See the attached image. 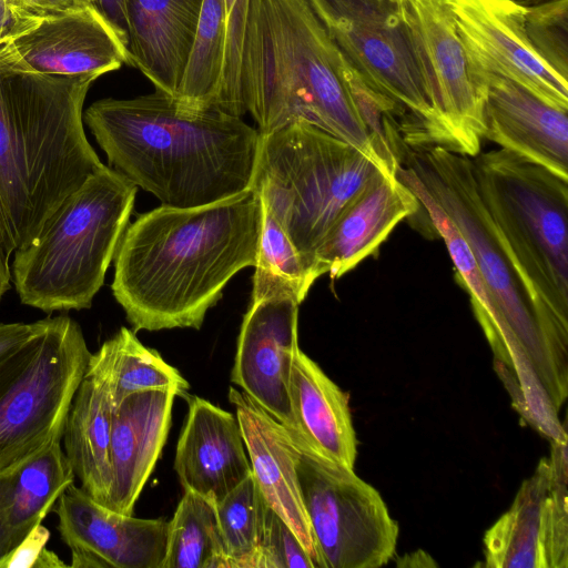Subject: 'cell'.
<instances>
[{"label":"cell","mask_w":568,"mask_h":568,"mask_svg":"<svg viewBox=\"0 0 568 568\" xmlns=\"http://www.w3.org/2000/svg\"><path fill=\"white\" fill-rule=\"evenodd\" d=\"M383 173L357 148L298 119L260 134L252 189L317 274L314 253L322 240Z\"/></svg>","instance_id":"cell-8"},{"label":"cell","mask_w":568,"mask_h":568,"mask_svg":"<svg viewBox=\"0 0 568 568\" xmlns=\"http://www.w3.org/2000/svg\"><path fill=\"white\" fill-rule=\"evenodd\" d=\"M267 506L253 474L216 503L230 568H255Z\"/></svg>","instance_id":"cell-31"},{"label":"cell","mask_w":568,"mask_h":568,"mask_svg":"<svg viewBox=\"0 0 568 568\" xmlns=\"http://www.w3.org/2000/svg\"><path fill=\"white\" fill-rule=\"evenodd\" d=\"M112 412L105 387L84 376L72 398L62 434L64 454L81 481V488L103 506L112 481Z\"/></svg>","instance_id":"cell-26"},{"label":"cell","mask_w":568,"mask_h":568,"mask_svg":"<svg viewBox=\"0 0 568 568\" xmlns=\"http://www.w3.org/2000/svg\"><path fill=\"white\" fill-rule=\"evenodd\" d=\"M343 54L308 0H250L240 58L245 113L261 135L305 120L396 172L363 122L342 72Z\"/></svg>","instance_id":"cell-4"},{"label":"cell","mask_w":568,"mask_h":568,"mask_svg":"<svg viewBox=\"0 0 568 568\" xmlns=\"http://www.w3.org/2000/svg\"><path fill=\"white\" fill-rule=\"evenodd\" d=\"M95 75H50L0 63V233L28 245L64 200L105 165L82 106Z\"/></svg>","instance_id":"cell-3"},{"label":"cell","mask_w":568,"mask_h":568,"mask_svg":"<svg viewBox=\"0 0 568 568\" xmlns=\"http://www.w3.org/2000/svg\"><path fill=\"white\" fill-rule=\"evenodd\" d=\"M255 568H316L297 536L270 506Z\"/></svg>","instance_id":"cell-34"},{"label":"cell","mask_w":568,"mask_h":568,"mask_svg":"<svg viewBox=\"0 0 568 568\" xmlns=\"http://www.w3.org/2000/svg\"><path fill=\"white\" fill-rule=\"evenodd\" d=\"M0 63L39 74L100 77L129 64L128 50L90 6L50 13L0 47Z\"/></svg>","instance_id":"cell-15"},{"label":"cell","mask_w":568,"mask_h":568,"mask_svg":"<svg viewBox=\"0 0 568 568\" xmlns=\"http://www.w3.org/2000/svg\"><path fill=\"white\" fill-rule=\"evenodd\" d=\"M523 481L509 509L486 531L485 565L490 568H567V442H551Z\"/></svg>","instance_id":"cell-12"},{"label":"cell","mask_w":568,"mask_h":568,"mask_svg":"<svg viewBox=\"0 0 568 568\" xmlns=\"http://www.w3.org/2000/svg\"><path fill=\"white\" fill-rule=\"evenodd\" d=\"M52 509L58 530L71 549L72 568H162L168 521L114 511L74 483Z\"/></svg>","instance_id":"cell-16"},{"label":"cell","mask_w":568,"mask_h":568,"mask_svg":"<svg viewBox=\"0 0 568 568\" xmlns=\"http://www.w3.org/2000/svg\"><path fill=\"white\" fill-rule=\"evenodd\" d=\"M420 207L416 195L396 175L381 174L345 207L322 240L314 253L317 274L343 276Z\"/></svg>","instance_id":"cell-22"},{"label":"cell","mask_w":568,"mask_h":568,"mask_svg":"<svg viewBox=\"0 0 568 568\" xmlns=\"http://www.w3.org/2000/svg\"><path fill=\"white\" fill-rule=\"evenodd\" d=\"M84 376L105 387L113 409L129 395L143 390L174 389L178 396H190V384L181 373L126 327L91 353Z\"/></svg>","instance_id":"cell-27"},{"label":"cell","mask_w":568,"mask_h":568,"mask_svg":"<svg viewBox=\"0 0 568 568\" xmlns=\"http://www.w3.org/2000/svg\"><path fill=\"white\" fill-rule=\"evenodd\" d=\"M525 29L536 54L568 81V0L526 8Z\"/></svg>","instance_id":"cell-32"},{"label":"cell","mask_w":568,"mask_h":568,"mask_svg":"<svg viewBox=\"0 0 568 568\" xmlns=\"http://www.w3.org/2000/svg\"><path fill=\"white\" fill-rule=\"evenodd\" d=\"M138 186L105 165L92 174L13 252L22 304L47 314L90 308L129 225Z\"/></svg>","instance_id":"cell-7"},{"label":"cell","mask_w":568,"mask_h":568,"mask_svg":"<svg viewBox=\"0 0 568 568\" xmlns=\"http://www.w3.org/2000/svg\"><path fill=\"white\" fill-rule=\"evenodd\" d=\"M261 226L252 187L195 207L161 204L129 223L111 290L133 332L200 329L230 280L254 266Z\"/></svg>","instance_id":"cell-1"},{"label":"cell","mask_w":568,"mask_h":568,"mask_svg":"<svg viewBox=\"0 0 568 568\" xmlns=\"http://www.w3.org/2000/svg\"><path fill=\"white\" fill-rule=\"evenodd\" d=\"M43 16L23 0H0V47Z\"/></svg>","instance_id":"cell-35"},{"label":"cell","mask_w":568,"mask_h":568,"mask_svg":"<svg viewBox=\"0 0 568 568\" xmlns=\"http://www.w3.org/2000/svg\"><path fill=\"white\" fill-rule=\"evenodd\" d=\"M40 321L0 324V356L30 338L38 331Z\"/></svg>","instance_id":"cell-38"},{"label":"cell","mask_w":568,"mask_h":568,"mask_svg":"<svg viewBox=\"0 0 568 568\" xmlns=\"http://www.w3.org/2000/svg\"><path fill=\"white\" fill-rule=\"evenodd\" d=\"M74 477L61 442L0 473V560L42 523Z\"/></svg>","instance_id":"cell-25"},{"label":"cell","mask_w":568,"mask_h":568,"mask_svg":"<svg viewBox=\"0 0 568 568\" xmlns=\"http://www.w3.org/2000/svg\"><path fill=\"white\" fill-rule=\"evenodd\" d=\"M203 0H126L129 65L174 98Z\"/></svg>","instance_id":"cell-23"},{"label":"cell","mask_w":568,"mask_h":568,"mask_svg":"<svg viewBox=\"0 0 568 568\" xmlns=\"http://www.w3.org/2000/svg\"><path fill=\"white\" fill-rule=\"evenodd\" d=\"M83 121L109 166L162 205L195 207L252 187L260 133L219 108H185L155 90L95 101Z\"/></svg>","instance_id":"cell-2"},{"label":"cell","mask_w":568,"mask_h":568,"mask_svg":"<svg viewBox=\"0 0 568 568\" xmlns=\"http://www.w3.org/2000/svg\"><path fill=\"white\" fill-rule=\"evenodd\" d=\"M471 161L499 245L545 337L567 362L568 180L501 148Z\"/></svg>","instance_id":"cell-5"},{"label":"cell","mask_w":568,"mask_h":568,"mask_svg":"<svg viewBox=\"0 0 568 568\" xmlns=\"http://www.w3.org/2000/svg\"><path fill=\"white\" fill-rule=\"evenodd\" d=\"M90 6L109 23L128 50L129 23L126 0H88Z\"/></svg>","instance_id":"cell-37"},{"label":"cell","mask_w":568,"mask_h":568,"mask_svg":"<svg viewBox=\"0 0 568 568\" xmlns=\"http://www.w3.org/2000/svg\"><path fill=\"white\" fill-rule=\"evenodd\" d=\"M298 305L292 298L252 302L231 372V382L291 432H295L290 382L300 349Z\"/></svg>","instance_id":"cell-17"},{"label":"cell","mask_w":568,"mask_h":568,"mask_svg":"<svg viewBox=\"0 0 568 568\" xmlns=\"http://www.w3.org/2000/svg\"><path fill=\"white\" fill-rule=\"evenodd\" d=\"M510 1H513L514 3H516L518 6H521L524 8H530V7H535V6L551 1V0H510Z\"/></svg>","instance_id":"cell-42"},{"label":"cell","mask_w":568,"mask_h":568,"mask_svg":"<svg viewBox=\"0 0 568 568\" xmlns=\"http://www.w3.org/2000/svg\"><path fill=\"white\" fill-rule=\"evenodd\" d=\"M90 355L78 322L59 315L0 356V473L62 440Z\"/></svg>","instance_id":"cell-10"},{"label":"cell","mask_w":568,"mask_h":568,"mask_svg":"<svg viewBox=\"0 0 568 568\" xmlns=\"http://www.w3.org/2000/svg\"><path fill=\"white\" fill-rule=\"evenodd\" d=\"M308 1L345 60L393 105L408 152L462 153L435 101L403 0Z\"/></svg>","instance_id":"cell-9"},{"label":"cell","mask_w":568,"mask_h":568,"mask_svg":"<svg viewBox=\"0 0 568 568\" xmlns=\"http://www.w3.org/2000/svg\"><path fill=\"white\" fill-rule=\"evenodd\" d=\"M471 70L483 99V138L568 180V110L508 77Z\"/></svg>","instance_id":"cell-18"},{"label":"cell","mask_w":568,"mask_h":568,"mask_svg":"<svg viewBox=\"0 0 568 568\" xmlns=\"http://www.w3.org/2000/svg\"><path fill=\"white\" fill-rule=\"evenodd\" d=\"M405 17L438 109L462 153L480 151L483 99L446 0H403Z\"/></svg>","instance_id":"cell-13"},{"label":"cell","mask_w":568,"mask_h":568,"mask_svg":"<svg viewBox=\"0 0 568 568\" xmlns=\"http://www.w3.org/2000/svg\"><path fill=\"white\" fill-rule=\"evenodd\" d=\"M10 253L8 252L0 233V301L10 288L11 266L9 264Z\"/></svg>","instance_id":"cell-40"},{"label":"cell","mask_w":568,"mask_h":568,"mask_svg":"<svg viewBox=\"0 0 568 568\" xmlns=\"http://www.w3.org/2000/svg\"><path fill=\"white\" fill-rule=\"evenodd\" d=\"M49 536V530L40 524L0 560V568H33L40 552L45 548Z\"/></svg>","instance_id":"cell-36"},{"label":"cell","mask_w":568,"mask_h":568,"mask_svg":"<svg viewBox=\"0 0 568 568\" xmlns=\"http://www.w3.org/2000/svg\"><path fill=\"white\" fill-rule=\"evenodd\" d=\"M470 67L508 77L547 102L568 110V81L534 51L526 8L510 0H446Z\"/></svg>","instance_id":"cell-14"},{"label":"cell","mask_w":568,"mask_h":568,"mask_svg":"<svg viewBox=\"0 0 568 568\" xmlns=\"http://www.w3.org/2000/svg\"><path fill=\"white\" fill-rule=\"evenodd\" d=\"M303 504L323 568H378L394 556L398 524L353 468L311 449L295 433Z\"/></svg>","instance_id":"cell-11"},{"label":"cell","mask_w":568,"mask_h":568,"mask_svg":"<svg viewBox=\"0 0 568 568\" xmlns=\"http://www.w3.org/2000/svg\"><path fill=\"white\" fill-rule=\"evenodd\" d=\"M68 567L60 558L53 552L43 548L38 559L36 560L33 568H58Z\"/></svg>","instance_id":"cell-41"},{"label":"cell","mask_w":568,"mask_h":568,"mask_svg":"<svg viewBox=\"0 0 568 568\" xmlns=\"http://www.w3.org/2000/svg\"><path fill=\"white\" fill-rule=\"evenodd\" d=\"M42 14L90 6L88 0H23ZM91 7V6H90Z\"/></svg>","instance_id":"cell-39"},{"label":"cell","mask_w":568,"mask_h":568,"mask_svg":"<svg viewBox=\"0 0 568 568\" xmlns=\"http://www.w3.org/2000/svg\"><path fill=\"white\" fill-rule=\"evenodd\" d=\"M252 474L267 505L290 526L312 558L323 568L303 504L297 476L298 448L291 432L250 398L230 387Z\"/></svg>","instance_id":"cell-19"},{"label":"cell","mask_w":568,"mask_h":568,"mask_svg":"<svg viewBox=\"0 0 568 568\" xmlns=\"http://www.w3.org/2000/svg\"><path fill=\"white\" fill-rule=\"evenodd\" d=\"M162 568H230L215 500L184 490L168 521Z\"/></svg>","instance_id":"cell-29"},{"label":"cell","mask_w":568,"mask_h":568,"mask_svg":"<svg viewBox=\"0 0 568 568\" xmlns=\"http://www.w3.org/2000/svg\"><path fill=\"white\" fill-rule=\"evenodd\" d=\"M408 165L467 242L499 320L489 341L503 381L538 378L557 409L567 397V362L552 349L530 301L499 245L479 196L471 156L444 148L407 152Z\"/></svg>","instance_id":"cell-6"},{"label":"cell","mask_w":568,"mask_h":568,"mask_svg":"<svg viewBox=\"0 0 568 568\" xmlns=\"http://www.w3.org/2000/svg\"><path fill=\"white\" fill-rule=\"evenodd\" d=\"M226 41L224 0H203L176 94L190 109L219 108Z\"/></svg>","instance_id":"cell-28"},{"label":"cell","mask_w":568,"mask_h":568,"mask_svg":"<svg viewBox=\"0 0 568 568\" xmlns=\"http://www.w3.org/2000/svg\"><path fill=\"white\" fill-rule=\"evenodd\" d=\"M250 0H224L226 41L222 91L219 106L237 116L245 114L240 90V58Z\"/></svg>","instance_id":"cell-33"},{"label":"cell","mask_w":568,"mask_h":568,"mask_svg":"<svg viewBox=\"0 0 568 568\" xmlns=\"http://www.w3.org/2000/svg\"><path fill=\"white\" fill-rule=\"evenodd\" d=\"M174 389H150L125 397L112 412V481L105 507L132 515L134 505L165 445Z\"/></svg>","instance_id":"cell-21"},{"label":"cell","mask_w":568,"mask_h":568,"mask_svg":"<svg viewBox=\"0 0 568 568\" xmlns=\"http://www.w3.org/2000/svg\"><path fill=\"white\" fill-rule=\"evenodd\" d=\"M290 398L295 423L292 433L321 456L354 469L357 438L348 395L301 349L293 361Z\"/></svg>","instance_id":"cell-24"},{"label":"cell","mask_w":568,"mask_h":568,"mask_svg":"<svg viewBox=\"0 0 568 568\" xmlns=\"http://www.w3.org/2000/svg\"><path fill=\"white\" fill-rule=\"evenodd\" d=\"M262 204L252 302L266 298H292L301 304L318 278L306 264L280 223Z\"/></svg>","instance_id":"cell-30"},{"label":"cell","mask_w":568,"mask_h":568,"mask_svg":"<svg viewBox=\"0 0 568 568\" xmlns=\"http://www.w3.org/2000/svg\"><path fill=\"white\" fill-rule=\"evenodd\" d=\"M186 400L174 469L184 490L217 503L252 474L242 430L232 413L199 396Z\"/></svg>","instance_id":"cell-20"}]
</instances>
